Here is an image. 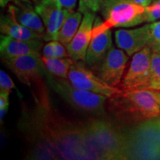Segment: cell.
I'll use <instances>...</instances> for the list:
<instances>
[{
	"label": "cell",
	"instance_id": "cell-32",
	"mask_svg": "<svg viewBox=\"0 0 160 160\" xmlns=\"http://www.w3.org/2000/svg\"><path fill=\"white\" fill-rule=\"evenodd\" d=\"M153 1H156V0H153Z\"/></svg>",
	"mask_w": 160,
	"mask_h": 160
},
{
	"label": "cell",
	"instance_id": "cell-23",
	"mask_svg": "<svg viewBox=\"0 0 160 160\" xmlns=\"http://www.w3.org/2000/svg\"><path fill=\"white\" fill-rule=\"evenodd\" d=\"M105 0H79V11L82 13L86 12L97 13L101 11Z\"/></svg>",
	"mask_w": 160,
	"mask_h": 160
},
{
	"label": "cell",
	"instance_id": "cell-9",
	"mask_svg": "<svg viewBox=\"0 0 160 160\" xmlns=\"http://www.w3.org/2000/svg\"><path fill=\"white\" fill-rule=\"evenodd\" d=\"M152 51L146 46L132 58L131 65L124 76L119 88L125 91L146 90L151 70Z\"/></svg>",
	"mask_w": 160,
	"mask_h": 160
},
{
	"label": "cell",
	"instance_id": "cell-18",
	"mask_svg": "<svg viewBox=\"0 0 160 160\" xmlns=\"http://www.w3.org/2000/svg\"><path fill=\"white\" fill-rule=\"evenodd\" d=\"M66 11L64 22L59 30L57 40L66 46L73 39L82 21V13L80 11Z\"/></svg>",
	"mask_w": 160,
	"mask_h": 160
},
{
	"label": "cell",
	"instance_id": "cell-20",
	"mask_svg": "<svg viewBox=\"0 0 160 160\" xmlns=\"http://www.w3.org/2000/svg\"><path fill=\"white\" fill-rule=\"evenodd\" d=\"M146 90H160V54L152 52L151 70Z\"/></svg>",
	"mask_w": 160,
	"mask_h": 160
},
{
	"label": "cell",
	"instance_id": "cell-30",
	"mask_svg": "<svg viewBox=\"0 0 160 160\" xmlns=\"http://www.w3.org/2000/svg\"><path fill=\"white\" fill-rule=\"evenodd\" d=\"M17 1H19V0H0V5L2 8H5V6L8 5V3L12 2H15Z\"/></svg>",
	"mask_w": 160,
	"mask_h": 160
},
{
	"label": "cell",
	"instance_id": "cell-31",
	"mask_svg": "<svg viewBox=\"0 0 160 160\" xmlns=\"http://www.w3.org/2000/svg\"><path fill=\"white\" fill-rule=\"evenodd\" d=\"M156 125H157L158 135H159V139L160 141V117H156Z\"/></svg>",
	"mask_w": 160,
	"mask_h": 160
},
{
	"label": "cell",
	"instance_id": "cell-10",
	"mask_svg": "<svg viewBox=\"0 0 160 160\" xmlns=\"http://www.w3.org/2000/svg\"><path fill=\"white\" fill-rule=\"evenodd\" d=\"M128 58L123 50L113 46L103 59L91 68L95 74L109 85L118 87L122 82Z\"/></svg>",
	"mask_w": 160,
	"mask_h": 160
},
{
	"label": "cell",
	"instance_id": "cell-13",
	"mask_svg": "<svg viewBox=\"0 0 160 160\" xmlns=\"http://www.w3.org/2000/svg\"><path fill=\"white\" fill-rule=\"evenodd\" d=\"M150 33V24L134 29L117 30L115 32L116 45L131 57L148 45Z\"/></svg>",
	"mask_w": 160,
	"mask_h": 160
},
{
	"label": "cell",
	"instance_id": "cell-14",
	"mask_svg": "<svg viewBox=\"0 0 160 160\" xmlns=\"http://www.w3.org/2000/svg\"><path fill=\"white\" fill-rule=\"evenodd\" d=\"M43 40L23 41L2 34L0 39L2 59H11L22 56L40 54L39 52L43 48Z\"/></svg>",
	"mask_w": 160,
	"mask_h": 160
},
{
	"label": "cell",
	"instance_id": "cell-19",
	"mask_svg": "<svg viewBox=\"0 0 160 160\" xmlns=\"http://www.w3.org/2000/svg\"><path fill=\"white\" fill-rule=\"evenodd\" d=\"M42 61L45 68L50 73L56 77L68 79V72L73 60L68 58H48L42 57Z\"/></svg>",
	"mask_w": 160,
	"mask_h": 160
},
{
	"label": "cell",
	"instance_id": "cell-6",
	"mask_svg": "<svg viewBox=\"0 0 160 160\" xmlns=\"http://www.w3.org/2000/svg\"><path fill=\"white\" fill-rule=\"evenodd\" d=\"M101 13L108 28H130L146 22L145 8L131 0H105Z\"/></svg>",
	"mask_w": 160,
	"mask_h": 160
},
{
	"label": "cell",
	"instance_id": "cell-28",
	"mask_svg": "<svg viewBox=\"0 0 160 160\" xmlns=\"http://www.w3.org/2000/svg\"><path fill=\"white\" fill-rule=\"evenodd\" d=\"M131 1L135 2L136 4H138V5L143 6V7L145 8L151 5L153 0H131Z\"/></svg>",
	"mask_w": 160,
	"mask_h": 160
},
{
	"label": "cell",
	"instance_id": "cell-8",
	"mask_svg": "<svg viewBox=\"0 0 160 160\" xmlns=\"http://www.w3.org/2000/svg\"><path fill=\"white\" fill-rule=\"evenodd\" d=\"M83 61L73 62L68 72V79L77 88L111 97L120 91L119 88L113 87L85 67Z\"/></svg>",
	"mask_w": 160,
	"mask_h": 160
},
{
	"label": "cell",
	"instance_id": "cell-7",
	"mask_svg": "<svg viewBox=\"0 0 160 160\" xmlns=\"http://www.w3.org/2000/svg\"><path fill=\"white\" fill-rule=\"evenodd\" d=\"M2 62L25 85L37 86L42 84V77L45 74V66L40 54L2 59Z\"/></svg>",
	"mask_w": 160,
	"mask_h": 160
},
{
	"label": "cell",
	"instance_id": "cell-22",
	"mask_svg": "<svg viewBox=\"0 0 160 160\" xmlns=\"http://www.w3.org/2000/svg\"><path fill=\"white\" fill-rule=\"evenodd\" d=\"M150 38L148 45L152 52L160 54V21L150 24Z\"/></svg>",
	"mask_w": 160,
	"mask_h": 160
},
{
	"label": "cell",
	"instance_id": "cell-11",
	"mask_svg": "<svg viewBox=\"0 0 160 160\" xmlns=\"http://www.w3.org/2000/svg\"><path fill=\"white\" fill-rule=\"evenodd\" d=\"M111 28H108L100 17H96L92 31V38L84 62L88 66L97 65L113 47Z\"/></svg>",
	"mask_w": 160,
	"mask_h": 160
},
{
	"label": "cell",
	"instance_id": "cell-25",
	"mask_svg": "<svg viewBox=\"0 0 160 160\" xmlns=\"http://www.w3.org/2000/svg\"><path fill=\"white\" fill-rule=\"evenodd\" d=\"M146 22H154L160 19V0H156L153 4L145 7Z\"/></svg>",
	"mask_w": 160,
	"mask_h": 160
},
{
	"label": "cell",
	"instance_id": "cell-27",
	"mask_svg": "<svg viewBox=\"0 0 160 160\" xmlns=\"http://www.w3.org/2000/svg\"><path fill=\"white\" fill-rule=\"evenodd\" d=\"M9 94L5 93H0V110H8L9 108Z\"/></svg>",
	"mask_w": 160,
	"mask_h": 160
},
{
	"label": "cell",
	"instance_id": "cell-4",
	"mask_svg": "<svg viewBox=\"0 0 160 160\" xmlns=\"http://www.w3.org/2000/svg\"><path fill=\"white\" fill-rule=\"evenodd\" d=\"M44 77L50 87L73 108L96 117L105 114L108 98L105 96L77 88L68 79L53 75L45 68Z\"/></svg>",
	"mask_w": 160,
	"mask_h": 160
},
{
	"label": "cell",
	"instance_id": "cell-24",
	"mask_svg": "<svg viewBox=\"0 0 160 160\" xmlns=\"http://www.w3.org/2000/svg\"><path fill=\"white\" fill-rule=\"evenodd\" d=\"M40 2L68 11H74L77 0H40Z\"/></svg>",
	"mask_w": 160,
	"mask_h": 160
},
{
	"label": "cell",
	"instance_id": "cell-12",
	"mask_svg": "<svg viewBox=\"0 0 160 160\" xmlns=\"http://www.w3.org/2000/svg\"><path fill=\"white\" fill-rule=\"evenodd\" d=\"M95 19V13L86 12L84 13L79 30L71 42L66 45L69 57L74 62H84L85 60L86 53L92 38V31Z\"/></svg>",
	"mask_w": 160,
	"mask_h": 160
},
{
	"label": "cell",
	"instance_id": "cell-21",
	"mask_svg": "<svg viewBox=\"0 0 160 160\" xmlns=\"http://www.w3.org/2000/svg\"><path fill=\"white\" fill-rule=\"evenodd\" d=\"M43 57L48 58H67L70 57L66 46L58 40L48 42L42 48Z\"/></svg>",
	"mask_w": 160,
	"mask_h": 160
},
{
	"label": "cell",
	"instance_id": "cell-2",
	"mask_svg": "<svg viewBox=\"0 0 160 160\" xmlns=\"http://www.w3.org/2000/svg\"><path fill=\"white\" fill-rule=\"evenodd\" d=\"M84 133L96 159H128L125 133L108 120L92 118L82 122Z\"/></svg>",
	"mask_w": 160,
	"mask_h": 160
},
{
	"label": "cell",
	"instance_id": "cell-17",
	"mask_svg": "<svg viewBox=\"0 0 160 160\" xmlns=\"http://www.w3.org/2000/svg\"><path fill=\"white\" fill-rule=\"evenodd\" d=\"M15 17L20 24L39 34L44 35L45 28L35 8L28 0H19L11 5Z\"/></svg>",
	"mask_w": 160,
	"mask_h": 160
},
{
	"label": "cell",
	"instance_id": "cell-15",
	"mask_svg": "<svg viewBox=\"0 0 160 160\" xmlns=\"http://www.w3.org/2000/svg\"><path fill=\"white\" fill-rule=\"evenodd\" d=\"M35 9L41 17L45 28L43 39L45 42L57 40L59 30L65 18V10L54 6L44 5L41 2L35 6Z\"/></svg>",
	"mask_w": 160,
	"mask_h": 160
},
{
	"label": "cell",
	"instance_id": "cell-26",
	"mask_svg": "<svg viewBox=\"0 0 160 160\" xmlns=\"http://www.w3.org/2000/svg\"><path fill=\"white\" fill-rule=\"evenodd\" d=\"M15 88V85L10 76L3 70L0 71V93H10Z\"/></svg>",
	"mask_w": 160,
	"mask_h": 160
},
{
	"label": "cell",
	"instance_id": "cell-3",
	"mask_svg": "<svg viewBox=\"0 0 160 160\" xmlns=\"http://www.w3.org/2000/svg\"><path fill=\"white\" fill-rule=\"evenodd\" d=\"M108 107L116 119L136 124L160 117V105L151 90H120L108 98Z\"/></svg>",
	"mask_w": 160,
	"mask_h": 160
},
{
	"label": "cell",
	"instance_id": "cell-16",
	"mask_svg": "<svg viewBox=\"0 0 160 160\" xmlns=\"http://www.w3.org/2000/svg\"><path fill=\"white\" fill-rule=\"evenodd\" d=\"M0 31L2 34L23 41L43 39V35L32 31L17 21L11 5H9L8 14L1 16Z\"/></svg>",
	"mask_w": 160,
	"mask_h": 160
},
{
	"label": "cell",
	"instance_id": "cell-1",
	"mask_svg": "<svg viewBox=\"0 0 160 160\" xmlns=\"http://www.w3.org/2000/svg\"><path fill=\"white\" fill-rule=\"evenodd\" d=\"M37 89L35 106L23 111L19 121L28 145V159H96L82 122L71 121L53 109L42 84Z\"/></svg>",
	"mask_w": 160,
	"mask_h": 160
},
{
	"label": "cell",
	"instance_id": "cell-29",
	"mask_svg": "<svg viewBox=\"0 0 160 160\" xmlns=\"http://www.w3.org/2000/svg\"><path fill=\"white\" fill-rule=\"evenodd\" d=\"M151 91H152L153 96H154L156 99H157L158 103H159L160 105V90H157V91H155V90H151Z\"/></svg>",
	"mask_w": 160,
	"mask_h": 160
},
{
	"label": "cell",
	"instance_id": "cell-5",
	"mask_svg": "<svg viewBox=\"0 0 160 160\" xmlns=\"http://www.w3.org/2000/svg\"><path fill=\"white\" fill-rule=\"evenodd\" d=\"M125 137L128 159H160L156 117L136 124Z\"/></svg>",
	"mask_w": 160,
	"mask_h": 160
}]
</instances>
